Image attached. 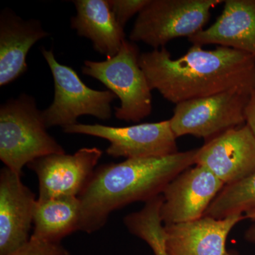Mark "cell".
Returning a JSON list of instances; mask_svg holds the SVG:
<instances>
[{
	"label": "cell",
	"mask_w": 255,
	"mask_h": 255,
	"mask_svg": "<svg viewBox=\"0 0 255 255\" xmlns=\"http://www.w3.org/2000/svg\"><path fill=\"white\" fill-rule=\"evenodd\" d=\"M139 65L151 90L175 105L231 89H255V57L228 47L192 44L176 59L163 47L140 53Z\"/></svg>",
	"instance_id": "obj_1"
},
{
	"label": "cell",
	"mask_w": 255,
	"mask_h": 255,
	"mask_svg": "<svg viewBox=\"0 0 255 255\" xmlns=\"http://www.w3.org/2000/svg\"><path fill=\"white\" fill-rule=\"evenodd\" d=\"M198 148L149 158L127 159L96 168L79 196V231L97 232L111 214L132 203L145 202L162 195L169 183L195 164Z\"/></svg>",
	"instance_id": "obj_2"
},
{
	"label": "cell",
	"mask_w": 255,
	"mask_h": 255,
	"mask_svg": "<svg viewBox=\"0 0 255 255\" xmlns=\"http://www.w3.org/2000/svg\"><path fill=\"white\" fill-rule=\"evenodd\" d=\"M43 112L34 97L21 94L0 107V159L5 167L21 176L23 167L35 159L65 153L47 132Z\"/></svg>",
	"instance_id": "obj_3"
},
{
	"label": "cell",
	"mask_w": 255,
	"mask_h": 255,
	"mask_svg": "<svg viewBox=\"0 0 255 255\" xmlns=\"http://www.w3.org/2000/svg\"><path fill=\"white\" fill-rule=\"evenodd\" d=\"M140 52L134 42L124 41L119 53L105 61L85 60L82 73L102 82L120 100L115 117L127 122H140L152 110V90L139 65Z\"/></svg>",
	"instance_id": "obj_4"
},
{
	"label": "cell",
	"mask_w": 255,
	"mask_h": 255,
	"mask_svg": "<svg viewBox=\"0 0 255 255\" xmlns=\"http://www.w3.org/2000/svg\"><path fill=\"white\" fill-rule=\"evenodd\" d=\"M223 0H150L137 15L130 31L132 42L163 48L172 40L204 30L211 11Z\"/></svg>",
	"instance_id": "obj_5"
},
{
	"label": "cell",
	"mask_w": 255,
	"mask_h": 255,
	"mask_svg": "<svg viewBox=\"0 0 255 255\" xmlns=\"http://www.w3.org/2000/svg\"><path fill=\"white\" fill-rule=\"evenodd\" d=\"M41 52L53 75L54 98L42 111L47 128L78 124V119L90 115L100 120L112 118V102L117 96L110 90H93L87 87L76 72L55 59L53 50L41 47Z\"/></svg>",
	"instance_id": "obj_6"
},
{
	"label": "cell",
	"mask_w": 255,
	"mask_h": 255,
	"mask_svg": "<svg viewBox=\"0 0 255 255\" xmlns=\"http://www.w3.org/2000/svg\"><path fill=\"white\" fill-rule=\"evenodd\" d=\"M252 93L246 89L233 88L177 104L169 119L174 135H193L206 142L229 129L244 125L245 110Z\"/></svg>",
	"instance_id": "obj_7"
},
{
	"label": "cell",
	"mask_w": 255,
	"mask_h": 255,
	"mask_svg": "<svg viewBox=\"0 0 255 255\" xmlns=\"http://www.w3.org/2000/svg\"><path fill=\"white\" fill-rule=\"evenodd\" d=\"M63 130L65 133L92 135L108 140L110 145L106 152L115 158L160 157L179 152L177 137L169 120L127 127L78 123Z\"/></svg>",
	"instance_id": "obj_8"
},
{
	"label": "cell",
	"mask_w": 255,
	"mask_h": 255,
	"mask_svg": "<svg viewBox=\"0 0 255 255\" xmlns=\"http://www.w3.org/2000/svg\"><path fill=\"white\" fill-rule=\"evenodd\" d=\"M102 154L97 147H83L73 155L50 154L30 162L27 167L38 179V199L79 197L92 179Z\"/></svg>",
	"instance_id": "obj_9"
},
{
	"label": "cell",
	"mask_w": 255,
	"mask_h": 255,
	"mask_svg": "<svg viewBox=\"0 0 255 255\" xmlns=\"http://www.w3.org/2000/svg\"><path fill=\"white\" fill-rule=\"evenodd\" d=\"M224 187L219 178L202 166L186 169L162 193L160 218L164 226L203 217Z\"/></svg>",
	"instance_id": "obj_10"
},
{
	"label": "cell",
	"mask_w": 255,
	"mask_h": 255,
	"mask_svg": "<svg viewBox=\"0 0 255 255\" xmlns=\"http://www.w3.org/2000/svg\"><path fill=\"white\" fill-rule=\"evenodd\" d=\"M196 165L209 169L225 186L255 172V136L244 124L229 129L198 148Z\"/></svg>",
	"instance_id": "obj_11"
},
{
	"label": "cell",
	"mask_w": 255,
	"mask_h": 255,
	"mask_svg": "<svg viewBox=\"0 0 255 255\" xmlns=\"http://www.w3.org/2000/svg\"><path fill=\"white\" fill-rule=\"evenodd\" d=\"M21 176L0 171V255H8L29 241L37 199Z\"/></svg>",
	"instance_id": "obj_12"
},
{
	"label": "cell",
	"mask_w": 255,
	"mask_h": 255,
	"mask_svg": "<svg viewBox=\"0 0 255 255\" xmlns=\"http://www.w3.org/2000/svg\"><path fill=\"white\" fill-rule=\"evenodd\" d=\"M245 219L243 214L223 219L203 216L187 222L164 226L167 255H224L233 228Z\"/></svg>",
	"instance_id": "obj_13"
},
{
	"label": "cell",
	"mask_w": 255,
	"mask_h": 255,
	"mask_svg": "<svg viewBox=\"0 0 255 255\" xmlns=\"http://www.w3.org/2000/svg\"><path fill=\"white\" fill-rule=\"evenodd\" d=\"M49 36L38 19H23L10 8L1 10L0 86L9 85L27 71L28 51L37 42Z\"/></svg>",
	"instance_id": "obj_14"
},
{
	"label": "cell",
	"mask_w": 255,
	"mask_h": 255,
	"mask_svg": "<svg viewBox=\"0 0 255 255\" xmlns=\"http://www.w3.org/2000/svg\"><path fill=\"white\" fill-rule=\"evenodd\" d=\"M189 41L202 46L228 47L255 57V0H226L216 21Z\"/></svg>",
	"instance_id": "obj_15"
},
{
	"label": "cell",
	"mask_w": 255,
	"mask_h": 255,
	"mask_svg": "<svg viewBox=\"0 0 255 255\" xmlns=\"http://www.w3.org/2000/svg\"><path fill=\"white\" fill-rule=\"evenodd\" d=\"M76 15L70 27L92 41L94 50L107 58L119 53L125 41L124 28L116 19L108 0H75Z\"/></svg>",
	"instance_id": "obj_16"
},
{
	"label": "cell",
	"mask_w": 255,
	"mask_h": 255,
	"mask_svg": "<svg viewBox=\"0 0 255 255\" xmlns=\"http://www.w3.org/2000/svg\"><path fill=\"white\" fill-rule=\"evenodd\" d=\"M80 201L78 197L63 196L37 199L33 212L32 239L60 243L64 238L79 231Z\"/></svg>",
	"instance_id": "obj_17"
},
{
	"label": "cell",
	"mask_w": 255,
	"mask_h": 255,
	"mask_svg": "<svg viewBox=\"0 0 255 255\" xmlns=\"http://www.w3.org/2000/svg\"><path fill=\"white\" fill-rule=\"evenodd\" d=\"M255 209V172L220 191L204 216L223 219Z\"/></svg>",
	"instance_id": "obj_18"
},
{
	"label": "cell",
	"mask_w": 255,
	"mask_h": 255,
	"mask_svg": "<svg viewBox=\"0 0 255 255\" xmlns=\"http://www.w3.org/2000/svg\"><path fill=\"white\" fill-rule=\"evenodd\" d=\"M137 237L150 246L155 255H167L164 225L158 219L144 221L137 230Z\"/></svg>",
	"instance_id": "obj_19"
},
{
	"label": "cell",
	"mask_w": 255,
	"mask_h": 255,
	"mask_svg": "<svg viewBox=\"0 0 255 255\" xmlns=\"http://www.w3.org/2000/svg\"><path fill=\"white\" fill-rule=\"evenodd\" d=\"M150 0H108L116 19L122 27L135 14H138Z\"/></svg>",
	"instance_id": "obj_20"
},
{
	"label": "cell",
	"mask_w": 255,
	"mask_h": 255,
	"mask_svg": "<svg viewBox=\"0 0 255 255\" xmlns=\"http://www.w3.org/2000/svg\"><path fill=\"white\" fill-rule=\"evenodd\" d=\"M66 249L60 243H51L30 238L29 241L8 255H62Z\"/></svg>",
	"instance_id": "obj_21"
},
{
	"label": "cell",
	"mask_w": 255,
	"mask_h": 255,
	"mask_svg": "<svg viewBox=\"0 0 255 255\" xmlns=\"http://www.w3.org/2000/svg\"><path fill=\"white\" fill-rule=\"evenodd\" d=\"M246 124L251 129L255 136V89L250 97L245 110Z\"/></svg>",
	"instance_id": "obj_22"
},
{
	"label": "cell",
	"mask_w": 255,
	"mask_h": 255,
	"mask_svg": "<svg viewBox=\"0 0 255 255\" xmlns=\"http://www.w3.org/2000/svg\"><path fill=\"white\" fill-rule=\"evenodd\" d=\"M245 238L247 241L255 243V221L251 227L247 230L246 234H245Z\"/></svg>",
	"instance_id": "obj_23"
},
{
	"label": "cell",
	"mask_w": 255,
	"mask_h": 255,
	"mask_svg": "<svg viewBox=\"0 0 255 255\" xmlns=\"http://www.w3.org/2000/svg\"><path fill=\"white\" fill-rule=\"evenodd\" d=\"M245 219L252 220L255 221V209L251 210V211H247L246 214L244 215Z\"/></svg>",
	"instance_id": "obj_24"
},
{
	"label": "cell",
	"mask_w": 255,
	"mask_h": 255,
	"mask_svg": "<svg viewBox=\"0 0 255 255\" xmlns=\"http://www.w3.org/2000/svg\"><path fill=\"white\" fill-rule=\"evenodd\" d=\"M224 255H240L238 254L237 252L233 251H228L227 253H226V254H225Z\"/></svg>",
	"instance_id": "obj_25"
},
{
	"label": "cell",
	"mask_w": 255,
	"mask_h": 255,
	"mask_svg": "<svg viewBox=\"0 0 255 255\" xmlns=\"http://www.w3.org/2000/svg\"><path fill=\"white\" fill-rule=\"evenodd\" d=\"M71 255L70 254V253H69V252L68 251H65V252H64V253L63 255Z\"/></svg>",
	"instance_id": "obj_26"
}]
</instances>
